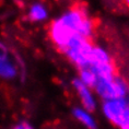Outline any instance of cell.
I'll return each instance as SVG.
<instances>
[{
	"label": "cell",
	"instance_id": "6da1fadb",
	"mask_svg": "<svg viewBox=\"0 0 129 129\" xmlns=\"http://www.w3.org/2000/svg\"><path fill=\"white\" fill-rule=\"evenodd\" d=\"M93 32L94 22L88 15L85 9L83 7H73L51 22L48 34L53 44L62 53L75 35L90 40Z\"/></svg>",
	"mask_w": 129,
	"mask_h": 129
},
{
	"label": "cell",
	"instance_id": "52a82bcc",
	"mask_svg": "<svg viewBox=\"0 0 129 129\" xmlns=\"http://www.w3.org/2000/svg\"><path fill=\"white\" fill-rule=\"evenodd\" d=\"M72 115L77 120L89 129H96V122L91 113L83 107H75L72 109Z\"/></svg>",
	"mask_w": 129,
	"mask_h": 129
},
{
	"label": "cell",
	"instance_id": "5b68a950",
	"mask_svg": "<svg viewBox=\"0 0 129 129\" xmlns=\"http://www.w3.org/2000/svg\"><path fill=\"white\" fill-rule=\"evenodd\" d=\"M72 85L77 91V93H78L79 99L82 104V107L90 113L94 111L96 107V100H95V95L93 93L92 89H90L86 85L83 84L79 80V78L73 79Z\"/></svg>",
	"mask_w": 129,
	"mask_h": 129
},
{
	"label": "cell",
	"instance_id": "30bf717a",
	"mask_svg": "<svg viewBox=\"0 0 129 129\" xmlns=\"http://www.w3.org/2000/svg\"><path fill=\"white\" fill-rule=\"evenodd\" d=\"M112 62V58L104 48L94 46L92 50V64L94 63H109ZM91 64V66H92Z\"/></svg>",
	"mask_w": 129,
	"mask_h": 129
},
{
	"label": "cell",
	"instance_id": "8fae6325",
	"mask_svg": "<svg viewBox=\"0 0 129 129\" xmlns=\"http://www.w3.org/2000/svg\"><path fill=\"white\" fill-rule=\"evenodd\" d=\"M12 129H35V128L28 121L21 120V121H18L17 124L13 126V128H12Z\"/></svg>",
	"mask_w": 129,
	"mask_h": 129
},
{
	"label": "cell",
	"instance_id": "7a4b0ae2",
	"mask_svg": "<svg viewBox=\"0 0 129 129\" xmlns=\"http://www.w3.org/2000/svg\"><path fill=\"white\" fill-rule=\"evenodd\" d=\"M94 92L103 101L113 99H122L128 95V84L120 77L115 76L113 78H100L94 85Z\"/></svg>",
	"mask_w": 129,
	"mask_h": 129
},
{
	"label": "cell",
	"instance_id": "3957f363",
	"mask_svg": "<svg viewBox=\"0 0 129 129\" xmlns=\"http://www.w3.org/2000/svg\"><path fill=\"white\" fill-rule=\"evenodd\" d=\"M102 111L112 124L120 128L129 122V99H113L103 101Z\"/></svg>",
	"mask_w": 129,
	"mask_h": 129
},
{
	"label": "cell",
	"instance_id": "4fadbf2b",
	"mask_svg": "<svg viewBox=\"0 0 129 129\" xmlns=\"http://www.w3.org/2000/svg\"><path fill=\"white\" fill-rule=\"evenodd\" d=\"M127 5H128V7H129V0H128V1H127Z\"/></svg>",
	"mask_w": 129,
	"mask_h": 129
},
{
	"label": "cell",
	"instance_id": "ba28073f",
	"mask_svg": "<svg viewBox=\"0 0 129 129\" xmlns=\"http://www.w3.org/2000/svg\"><path fill=\"white\" fill-rule=\"evenodd\" d=\"M89 68L96 75L98 79L100 78H113L115 77V68L113 62L109 63H94Z\"/></svg>",
	"mask_w": 129,
	"mask_h": 129
},
{
	"label": "cell",
	"instance_id": "7c38bea8",
	"mask_svg": "<svg viewBox=\"0 0 129 129\" xmlns=\"http://www.w3.org/2000/svg\"><path fill=\"white\" fill-rule=\"evenodd\" d=\"M120 129H129V122H127V124H125L124 126H121Z\"/></svg>",
	"mask_w": 129,
	"mask_h": 129
},
{
	"label": "cell",
	"instance_id": "8992f818",
	"mask_svg": "<svg viewBox=\"0 0 129 129\" xmlns=\"http://www.w3.org/2000/svg\"><path fill=\"white\" fill-rule=\"evenodd\" d=\"M27 19L31 22L37 23V22H43L47 20L48 18V10L46 6L42 2H34L27 9Z\"/></svg>",
	"mask_w": 129,
	"mask_h": 129
},
{
	"label": "cell",
	"instance_id": "9c48e42d",
	"mask_svg": "<svg viewBox=\"0 0 129 129\" xmlns=\"http://www.w3.org/2000/svg\"><path fill=\"white\" fill-rule=\"evenodd\" d=\"M79 80L84 85L93 90L94 85L98 82V77L91 70V68H84V69L79 70Z\"/></svg>",
	"mask_w": 129,
	"mask_h": 129
},
{
	"label": "cell",
	"instance_id": "277c9868",
	"mask_svg": "<svg viewBox=\"0 0 129 129\" xmlns=\"http://www.w3.org/2000/svg\"><path fill=\"white\" fill-rule=\"evenodd\" d=\"M24 75V67L18 56L12 55L2 43H0V79L13 80Z\"/></svg>",
	"mask_w": 129,
	"mask_h": 129
}]
</instances>
